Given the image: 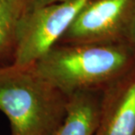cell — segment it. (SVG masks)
Instances as JSON below:
<instances>
[{
    "instance_id": "obj_1",
    "label": "cell",
    "mask_w": 135,
    "mask_h": 135,
    "mask_svg": "<svg viewBox=\"0 0 135 135\" xmlns=\"http://www.w3.org/2000/svg\"><path fill=\"white\" fill-rule=\"evenodd\" d=\"M68 99L34 63L0 67V112L9 120L11 135H55L66 117Z\"/></svg>"
},
{
    "instance_id": "obj_2",
    "label": "cell",
    "mask_w": 135,
    "mask_h": 135,
    "mask_svg": "<svg viewBox=\"0 0 135 135\" xmlns=\"http://www.w3.org/2000/svg\"><path fill=\"white\" fill-rule=\"evenodd\" d=\"M34 65L69 97L80 90H103L135 66V51L127 43H58Z\"/></svg>"
},
{
    "instance_id": "obj_3",
    "label": "cell",
    "mask_w": 135,
    "mask_h": 135,
    "mask_svg": "<svg viewBox=\"0 0 135 135\" xmlns=\"http://www.w3.org/2000/svg\"><path fill=\"white\" fill-rule=\"evenodd\" d=\"M88 1L73 0L26 11L18 26L12 64L25 66L39 61L60 41Z\"/></svg>"
},
{
    "instance_id": "obj_4",
    "label": "cell",
    "mask_w": 135,
    "mask_h": 135,
    "mask_svg": "<svg viewBox=\"0 0 135 135\" xmlns=\"http://www.w3.org/2000/svg\"><path fill=\"white\" fill-rule=\"evenodd\" d=\"M133 3L134 0H90L75 16L58 43H126Z\"/></svg>"
},
{
    "instance_id": "obj_5",
    "label": "cell",
    "mask_w": 135,
    "mask_h": 135,
    "mask_svg": "<svg viewBox=\"0 0 135 135\" xmlns=\"http://www.w3.org/2000/svg\"><path fill=\"white\" fill-rule=\"evenodd\" d=\"M135 66L103 89L94 135H134Z\"/></svg>"
},
{
    "instance_id": "obj_6",
    "label": "cell",
    "mask_w": 135,
    "mask_h": 135,
    "mask_svg": "<svg viewBox=\"0 0 135 135\" xmlns=\"http://www.w3.org/2000/svg\"><path fill=\"white\" fill-rule=\"evenodd\" d=\"M103 90H80L69 96L64 121L55 135H94Z\"/></svg>"
},
{
    "instance_id": "obj_7",
    "label": "cell",
    "mask_w": 135,
    "mask_h": 135,
    "mask_svg": "<svg viewBox=\"0 0 135 135\" xmlns=\"http://www.w3.org/2000/svg\"><path fill=\"white\" fill-rule=\"evenodd\" d=\"M26 12V0H0V67L13 62L18 26Z\"/></svg>"
},
{
    "instance_id": "obj_8",
    "label": "cell",
    "mask_w": 135,
    "mask_h": 135,
    "mask_svg": "<svg viewBox=\"0 0 135 135\" xmlns=\"http://www.w3.org/2000/svg\"><path fill=\"white\" fill-rule=\"evenodd\" d=\"M126 42L135 51V0L133 3V11H132L130 22L128 25L127 33H126Z\"/></svg>"
},
{
    "instance_id": "obj_9",
    "label": "cell",
    "mask_w": 135,
    "mask_h": 135,
    "mask_svg": "<svg viewBox=\"0 0 135 135\" xmlns=\"http://www.w3.org/2000/svg\"><path fill=\"white\" fill-rule=\"evenodd\" d=\"M73 0H26V11L35 9L38 7L45 6V5L58 4V3L69 2Z\"/></svg>"
},
{
    "instance_id": "obj_10",
    "label": "cell",
    "mask_w": 135,
    "mask_h": 135,
    "mask_svg": "<svg viewBox=\"0 0 135 135\" xmlns=\"http://www.w3.org/2000/svg\"><path fill=\"white\" fill-rule=\"evenodd\" d=\"M134 135H135V133H134Z\"/></svg>"
}]
</instances>
